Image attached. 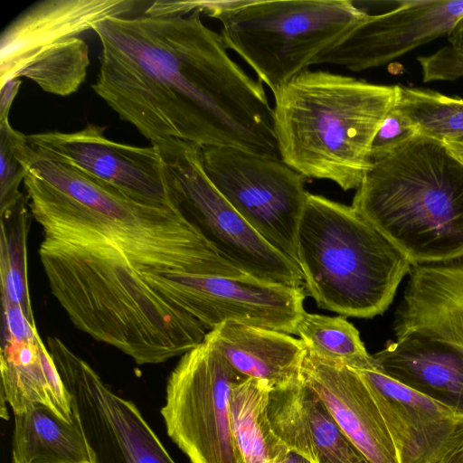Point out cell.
Segmentation results:
<instances>
[{"label":"cell","mask_w":463,"mask_h":463,"mask_svg":"<svg viewBox=\"0 0 463 463\" xmlns=\"http://www.w3.org/2000/svg\"><path fill=\"white\" fill-rule=\"evenodd\" d=\"M352 207L411 265L463 255V161L441 140L418 133L373 160Z\"/></svg>","instance_id":"277c9868"},{"label":"cell","mask_w":463,"mask_h":463,"mask_svg":"<svg viewBox=\"0 0 463 463\" xmlns=\"http://www.w3.org/2000/svg\"><path fill=\"white\" fill-rule=\"evenodd\" d=\"M31 153L27 136L14 129L9 118L0 120V212L24 196L19 187L24 183Z\"/></svg>","instance_id":"83f0119b"},{"label":"cell","mask_w":463,"mask_h":463,"mask_svg":"<svg viewBox=\"0 0 463 463\" xmlns=\"http://www.w3.org/2000/svg\"><path fill=\"white\" fill-rule=\"evenodd\" d=\"M47 348L96 463H175L137 405L116 392L60 338Z\"/></svg>","instance_id":"30bf717a"},{"label":"cell","mask_w":463,"mask_h":463,"mask_svg":"<svg viewBox=\"0 0 463 463\" xmlns=\"http://www.w3.org/2000/svg\"><path fill=\"white\" fill-rule=\"evenodd\" d=\"M232 367L246 378L273 389L298 382L307 348L288 334L252 326L224 323L208 332Z\"/></svg>","instance_id":"44dd1931"},{"label":"cell","mask_w":463,"mask_h":463,"mask_svg":"<svg viewBox=\"0 0 463 463\" xmlns=\"http://www.w3.org/2000/svg\"><path fill=\"white\" fill-rule=\"evenodd\" d=\"M24 185L51 293L75 327L138 365L182 356L208 333L156 292L148 275L248 277L175 203L134 199L61 163L43 179L27 168Z\"/></svg>","instance_id":"6da1fadb"},{"label":"cell","mask_w":463,"mask_h":463,"mask_svg":"<svg viewBox=\"0 0 463 463\" xmlns=\"http://www.w3.org/2000/svg\"><path fill=\"white\" fill-rule=\"evenodd\" d=\"M19 79L20 78L10 80L0 87V120L9 118V111L12 103L14 100L22 84V80Z\"/></svg>","instance_id":"4dcf8cb0"},{"label":"cell","mask_w":463,"mask_h":463,"mask_svg":"<svg viewBox=\"0 0 463 463\" xmlns=\"http://www.w3.org/2000/svg\"><path fill=\"white\" fill-rule=\"evenodd\" d=\"M244 378L208 333L180 356L167 379L161 415L168 436L191 463H244L231 414L232 390Z\"/></svg>","instance_id":"ba28073f"},{"label":"cell","mask_w":463,"mask_h":463,"mask_svg":"<svg viewBox=\"0 0 463 463\" xmlns=\"http://www.w3.org/2000/svg\"><path fill=\"white\" fill-rule=\"evenodd\" d=\"M297 260L318 307L345 317L383 313L411 263L352 205L308 193Z\"/></svg>","instance_id":"5b68a950"},{"label":"cell","mask_w":463,"mask_h":463,"mask_svg":"<svg viewBox=\"0 0 463 463\" xmlns=\"http://www.w3.org/2000/svg\"><path fill=\"white\" fill-rule=\"evenodd\" d=\"M463 444V441L458 443V445L451 448L449 450H448L444 455L439 457V458L433 460L430 463H449L452 459L454 454L456 451L459 449V447Z\"/></svg>","instance_id":"d6a6232c"},{"label":"cell","mask_w":463,"mask_h":463,"mask_svg":"<svg viewBox=\"0 0 463 463\" xmlns=\"http://www.w3.org/2000/svg\"><path fill=\"white\" fill-rule=\"evenodd\" d=\"M268 415L288 449L312 463H371L301 378L271 390Z\"/></svg>","instance_id":"e0dca14e"},{"label":"cell","mask_w":463,"mask_h":463,"mask_svg":"<svg viewBox=\"0 0 463 463\" xmlns=\"http://www.w3.org/2000/svg\"><path fill=\"white\" fill-rule=\"evenodd\" d=\"M206 175L244 221L293 263L308 192L307 178L281 159L224 146L202 147Z\"/></svg>","instance_id":"9c48e42d"},{"label":"cell","mask_w":463,"mask_h":463,"mask_svg":"<svg viewBox=\"0 0 463 463\" xmlns=\"http://www.w3.org/2000/svg\"><path fill=\"white\" fill-rule=\"evenodd\" d=\"M449 463H463V444L456 451Z\"/></svg>","instance_id":"e575fe53"},{"label":"cell","mask_w":463,"mask_h":463,"mask_svg":"<svg viewBox=\"0 0 463 463\" xmlns=\"http://www.w3.org/2000/svg\"><path fill=\"white\" fill-rule=\"evenodd\" d=\"M14 416L13 463H96L75 414L67 422L36 406Z\"/></svg>","instance_id":"7402d4cb"},{"label":"cell","mask_w":463,"mask_h":463,"mask_svg":"<svg viewBox=\"0 0 463 463\" xmlns=\"http://www.w3.org/2000/svg\"><path fill=\"white\" fill-rule=\"evenodd\" d=\"M417 134L414 125L394 105L374 136L371 146V160L386 156Z\"/></svg>","instance_id":"f1b7e54d"},{"label":"cell","mask_w":463,"mask_h":463,"mask_svg":"<svg viewBox=\"0 0 463 463\" xmlns=\"http://www.w3.org/2000/svg\"><path fill=\"white\" fill-rule=\"evenodd\" d=\"M154 290L187 312L208 331L236 323L295 335L305 312L304 287L269 283L250 277L153 274Z\"/></svg>","instance_id":"8fae6325"},{"label":"cell","mask_w":463,"mask_h":463,"mask_svg":"<svg viewBox=\"0 0 463 463\" xmlns=\"http://www.w3.org/2000/svg\"><path fill=\"white\" fill-rule=\"evenodd\" d=\"M396 337L373 354L376 366L392 379L463 416V353L415 332Z\"/></svg>","instance_id":"d6986e66"},{"label":"cell","mask_w":463,"mask_h":463,"mask_svg":"<svg viewBox=\"0 0 463 463\" xmlns=\"http://www.w3.org/2000/svg\"><path fill=\"white\" fill-rule=\"evenodd\" d=\"M29 212L26 195L0 212L1 298L21 307L29 321L35 323L27 275Z\"/></svg>","instance_id":"cb8c5ba5"},{"label":"cell","mask_w":463,"mask_h":463,"mask_svg":"<svg viewBox=\"0 0 463 463\" xmlns=\"http://www.w3.org/2000/svg\"><path fill=\"white\" fill-rule=\"evenodd\" d=\"M1 339V397L14 415L43 406L61 420L73 421L71 394L38 330L23 339Z\"/></svg>","instance_id":"ffe728a7"},{"label":"cell","mask_w":463,"mask_h":463,"mask_svg":"<svg viewBox=\"0 0 463 463\" xmlns=\"http://www.w3.org/2000/svg\"><path fill=\"white\" fill-rule=\"evenodd\" d=\"M281 463H312V462L298 453L289 451L287 454V456L285 457V458L281 461Z\"/></svg>","instance_id":"1f68e13d"},{"label":"cell","mask_w":463,"mask_h":463,"mask_svg":"<svg viewBox=\"0 0 463 463\" xmlns=\"http://www.w3.org/2000/svg\"><path fill=\"white\" fill-rule=\"evenodd\" d=\"M272 389L263 381L244 378L232 390V430L244 463H281L289 452L269 419Z\"/></svg>","instance_id":"603a6c76"},{"label":"cell","mask_w":463,"mask_h":463,"mask_svg":"<svg viewBox=\"0 0 463 463\" xmlns=\"http://www.w3.org/2000/svg\"><path fill=\"white\" fill-rule=\"evenodd\" d=\"M399 85L306 70L274 94L280 159L306 178L357 189L369 169L374 136L394 107Z\"/></svg>","instance_id":"3957f363"},{"label":"cell","mask_w":463,"mask_h":463,"mask_svg":"<svg viewBox=\"0 0 463 463\" xmlns=\"http://www.w3.org/2000/svg\"><path fill=\"white\" fill-rule=\"evenodd\" d=\"M395 108L411 120L419 134L444 142H463V99L399 86Z\"/></svg>","instance_id":"4316f807"},{"label":"cell","mask_w":463,"mask_h":463,"mask_svg":"<svg viewBox=\"0 0 463 463\" xmlns=\"http://www.w3.org/2000/svg\"><path fill=\"white\" fill-rule=\"evenodd\" d=\"M448 36L450 45L441 48L434 54L445 60L463 61V18Z\"/></svg>","instance_id":"f546056e"},{"label":"cell","mask_w":463,"mask_h":463,"mask_svg":"<svg viewBox=\"0 0 463 463\" xmlns=\"http://www.w3.org/2000/svg\"><path fill=\"white\" fill-rule=\"evenodd\" d=\"M149 4L136 0H46L34 4L1 34L0 87L17 79L21 69L51 46L93 30L108 18L134 14Z\"/></svg>","instance_id":"9a60e30c"},{"label":"cell","mask_w":463,"mask_h":463,"mask_svg":"<svg viewBox=\"0 0 463 463\" xmlns=\"http://www.w3.org/2000/svg\"><path fill=\"white\" fill-rule=\"evenodd\" d=\"M460 75L463 77V65L460 68Z\"/></svg>","instance_id":"d590c367"},{"label":"cell","mask_w":463,"mask_h":463,"mask_svg":"<svg viewBox=\"0 0 463 463\" xmlns=\"http://www.w3.org/2000/svg\"><path fill=\"white\" fill-rule=\"evenodd\" d=\"M367 16L354 0H248L219 21L226 48L274 95Z\"/></svg>","instance_id":"8992f818"},{"label":"cell","mask_w":463,"mask_h":463,"mask_svg":"<svg viewBox=\"0 0 463 463\" xmlns=\"http://www.w3.org/2000/svg\"><path fill=\"white\" fill-rule=\"evenodd\" d=\"M95 93L151 142L180 139L280 159L263 84L228 54L201 13L110 17Z\"/></svg>","instance_id":"7a4b0ae2"},{"label":"cell","mask_w":463,"mask_h":463,"mask_svg":"<svg viewBox=\"0 0 463 463\" xmlns=\"http://www.w3.org/2000/svg\"><path fill=\"white\" fill-rule=\"evenodd\" d=\"M367 18L313 65L351 71L383 66L429 42L449 35L463 18V0H402Z\"/></svg>","instance_id":"4fadbf2b"},{"label":"cell","mask_w":463,"mask_h":463,"mask_svg":"<svg viewBox=\"0 0 463 463\" xmlns=\"http://www.w3.org/2000/svg\"><path fill=\"white\" fill-rule=\"evenodd\" d=\"M444 142V141H443ZM448 147L463 161V142L446 141Z\"/></svg>","instance_id":"836d02e7"},{"label":"cell","mask_w":463,"mask_h":463,"mask_svg":"<svg viewBox=\"0 0 463 463\" xmlns=\"http://www.w3.org/2000/svg\"><path fill=\"white\" fill-rule=\"evenodd\" d=\"M295 335L299 336L307 353L317 358L356 371L374 364L358 330L345 317L305 311L297 323Z\"/></svg>","instance_id":"d4e9b609"},{"label":"cell","mask_w":463,"mask_h":463,"mask_svg":"<svg viewBox=\"0 0 463 463\" xmlns=\"http://www.w3.org/2000/svg\"><path fill=\"white\" fill-rule=\"evenodd\" d=\"M356 372L373 394L399 463H430L463 441V416L392 379L375 363Z\"/></svg>","instance_id":"5bb4252c"},{"label":"cell","mask_w":463,"mask_h":463,"mask_svg":"<svg viewBox=\"0 0 463 463\" xmlns=\"http://www.w3.org/2000/svg\"><path fill=\"white\" fill-rule=\"evenodd\" d=\"M301 380L323 401L344 432L371 463H399L373 394L354 369L305 355Z\"/></svg>","instance_id":"2e32d148"},{"label":"cell","mask_w":463,"mask_h":463,"mask_svg":"<svg viewBox=\"0 0 463 463\" xmlns=\"http://www.w3.org/2000/svg\"><path fill=\"white\" fill-rule=\"evenodd\" d=\"M90 63L88 44L78 36L71 37L43 51L15 78L25 77L46 92L69 96L84 82Z\"/></svg>","instance_id":"484cf974"},{"label":"cell","mask_w":463,"mask_h":463,"mask_svg":"<svg viewBox=\"0 0 463 463\" xmlns=\"http://www.w3.org/2000/svg\"><path fill=\"white\" fill-rule=\"evenodd\" d=\"M105 129L89 123L75 132H43L27 136V139L37 154L70 165L134 199L157 205L173 203L157 147L115 142L104 135Z\"/></svg>","instance_id":"7c38bea8"},{"label":"cell","mask_w":463,"mask_h":463,"mask_svg":"<svg viewBox=\"0 0 463 463\" xmlns=\"http://www.w3.org/2000/svg\"><path fill=\"white\" fill-rule=\"evenodd\" d=\"M396 312L395 335L419 333L463 353V255L411 265Z\"/></svg>","instance_id":"ac0fdd59"},{"label":"cell","mask_w":463,"mask_h":463,"mask_svg":"<svg viewBox=\"0 0 463 463\" xmlns=\"http://www.w3.org/2000/svg\"><path fill=\"white\" fill-rule=\"evenodd\" d=\"M170 200L225 260L258 280L303 287L295 263L264 241L223 197L205 173L202 148L180 139L154 144Z\"/></svg>","instance_id":"52a82bcc"}]
</instances>
